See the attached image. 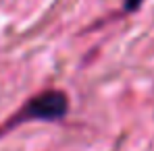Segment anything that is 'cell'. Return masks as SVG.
<instances>
[{"label": "cell", "instance_id": "obj_1", "mask_svg": "<svg viewBox=\"0 0 154 151\" xmlns=\"http://www.w3.org/2000/svg\"><path fill=\"white\" fill-rule=\"evenodd\" d=\"M65 112H67V100L58 91H48V93L38 95L27 108V116L42 118V120H56Z\"/></svg>", "mask_w": 154, "mask_h": 151}, {"label": "cell", "instance_id": "obj_2", "mask_svg": "<svg viewBox=\"0 0 154 151\" xmlns=\"http://www.w3.org/2000/svg\"><path fill=\"white\" fill-rule=\"evenodd\" d=\"M142 0H127V8H133V6H137Z\"/></svg>", "mask_w": 154, "mask_h": 151}]
</instances>
